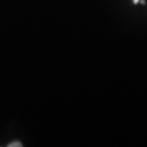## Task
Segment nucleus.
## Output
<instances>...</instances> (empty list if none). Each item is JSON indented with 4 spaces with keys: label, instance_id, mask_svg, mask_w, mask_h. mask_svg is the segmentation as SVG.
<instances>
[{
    "label": "nucleus",
    "instance_id": "f257e3e1",
    "mask_svg": "<svg viewBox=\"0 0 147 147\" xmlns=\"http://www.w3.org/2000/svg\"><path fill=\"white\" fill-rule=\"evenodd\" d=\"M16 146H22V144L21 143H13V144H10V145H9V147H16Z\"/></svg>",
    "mask_w": 147,
    "mask_h": 147
},
{
    "label": "nucleus",
    "instance_id": "f03ea898",
    "mask_svg": "<svg viewBox=\"0 0 147 147\" xmlns=\"http://www.w3.org/2000/svg\"><path fill=\"white\" fill-rule=\"evenodd\" d=\"M138 1H140V0H133V2H134L135 5H136V3H137V2H138Z\"/></svg>",
    "mask_w": 147,
    "mask_h": 147
}]
</instances>
